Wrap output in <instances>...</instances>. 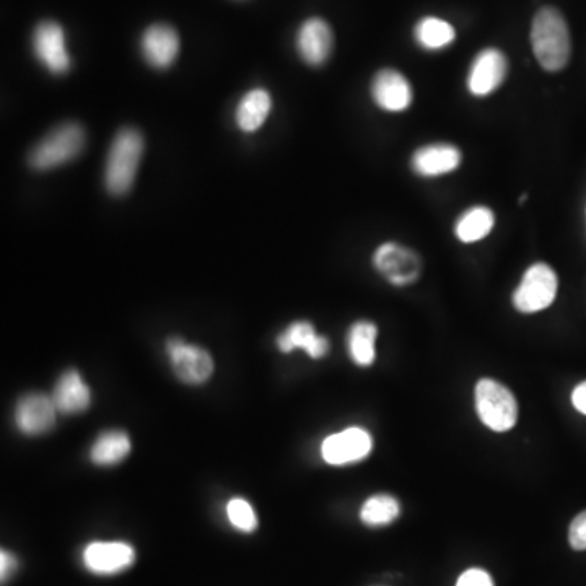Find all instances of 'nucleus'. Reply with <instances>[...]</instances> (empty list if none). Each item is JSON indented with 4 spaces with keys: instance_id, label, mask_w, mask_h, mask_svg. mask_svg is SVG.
<instances>
[{
    "instance_id": "1",
    "label": "nucleus",
    "mask_w": 586,
    "mask_h": 586,
    "mask_svg": "<svg viewBox=\"0 0 586 586\" xmlns=\"http://www.w3.org/2000/svg\"><path fill=\"white\" fill-rule=\"evenodd\" d=\"M531 44L539 66L547 72H557L569 64L572 43L569 27L559 10L552 7L539 10L531 27Z\"/></svg>"
},
{
    "instance_id": "2",
    "label": "nucleus",
    "mask_w": 586,
    "mask_h": 586,
    "mask_svg": "<svg viewBox=\"0 0 586 586\" xmlns=\"http://www.w3.org/2000/svg\"><path fill=\"white\" fill-rule=\"evenodd\" d=\"M144 154V137L134 127H124L111 142L110 152L106 158L105 184L106 189L114 196L129 193L140 158Z\"/></svg>"
},
{
    "instance_id": "3",
    "label": "nucleus",
    "mask_w": 586,
    "mask_h": 586,
    "mask_svg": "<svg viewBox=\"0 0 586 586\" xmlns=\"http://www.w3.org/2000/svg\"><path fill=\"white\" fill-rule=\"evenodd\" d=\"M476 412L482 424L494 432H508L517 425L518 404L512 391L492 378L477 381Z\"/></svg>"
},
{
    "instance_id": "4",
    "label": "nucleus",
    "mask_w": 586,
    "mask_h": 586,
    "mask_svg": "<svg viewBox=\"0 0 586 586\" xmlns=\"http://www.w3.org/2000/svg\"><path fill=\"white\" fill-rule=\"evenodd\" d=\"M84 145V127L75 123L61 124L31 150L30 165L35 170H53L79 157Z\"/></svg>"
},
{
    "instance_id": "5",
    "label": "nucleus",
    "mask_w": 586,
    "mask_h": 586,
    "mask_svg": "<svg viewBox=\"0 0 586 586\" xmlns=\"http://www.w3.org/2000/svg\"><path fill=\"white\" fill-rule=\"evenodd\" d=\"M559 279L551 266L536 263L528 267L517 290L513 292V307L523 315H533L551 307L557 297Z\"/></svg>"
},
{
    "instance_id": "6",
    "label": "nucleus",
    "mask_w": 586,
    "mask_h": 586,
    "mask_svg": "<svg viewBox=\"0 0 586 586\" xmlns=\"http://www.w3.org/2000/svg\"><path fill=\"white\" fill-rule=\"evenodd\" d=\"M372 261L378 274L394 287L414 284L422 272V261L416 251L393 241L378 246Z\"/></svg>"
},
{
    "instance_id": "7",
    "label": "nucleus",
    "mask_w": 586,
    "mask_h": 586,
    "mask_svg": "<svg viewBox=\"0 0 586 586\" xmlns=\"http://www.w3.org/2000/svg\"><path fill=\"white\" fill-rule=\"evenodd\" d=\"M171 368L176 377L188 385H202L214 373V359L202 347L171 337L167 344Z\"/></svg>"
},
{
    "instance_id": "8",
    "label": "nucleus",
    "mask_w": 586,
    "mask_h": 586,
    "mask_svg": "<svg viewBox=\"0 0 586 586\" xmlns=\"http://www.w3.org/2000/svg\"><path fill=\"white\" fill-rule=\"evenodd\" d=\"M373 450V438L360 427H350L333 433L321 445V456L331 466L359 463Z\"/></svg>"
},
{
    "instance_id": "9",
    "label": "nucleus",
    "mask_w": 586,
    "mask_h": 586,
    "mask_svg": "<svg viewBox=\"0 0 586 586\" xmlns=\"http://www.w3.org/2000/svg\"><path fill=\"white\" fill-rule=\"evenodd\" d=\"M507 57L499 49L487 48L477 54L469 69L468 90L474 97H489L507 77Z\"/></svg>"
},
{
    "instance_id": "10",
    "label": "nucleus",
    "mask_w": 586,
    "mask_h": 586,
    "mask_svg": "<svg viewBox=\"0 0 586 586\" xmlns=\"http://www.w3.org/2000/svg\"><path fill=\"white\" fill-rule=\"evenodd\" d=\"M33 53L51 74H66L70 69L66 35L56 22H43L33 33Z\"/></svg>"
},
{
    "instance_id": "11",
    "label": "nucleus",
    "mask_w": 586,
    "mask_h": 586,
    "mask_svg": "<svg viewBox=\"0 0 586 586\" xmlns=\"http://www.w3.org/2000/svg\"><path fill=\"white\" fill-rule=\"evenodd\" d=\"M57 409L51 396L31 393L18 401L15 424L25 435H43L56 425Z\"/></svg>"
},
{
    "instance_id": "12",
    "label": "nucleus",
    "mask_w": 586,
    "mask_h": 586,
    "mask_svg": "<svg viewBox=\"0 0 586 586\" xmlns=\"http://www.w3.org/2000/svg\"><path fill=\"white\" fill-rule=\"evenodd\" d=\"M372 98L381 110L403 113L414 100L409 80L394 69H383L372 80Z\"/></svg>"
},
{
    "instance_id": "13",
    "label": "nucleus",
    "mask_w": 586,
    "mask_h": 586,
    "mask_svg": "<svg viewBox=\"0 0 586 586\" xmlns=\"http://www.w3.org/2000/svg\"><path fill=\"white\" fill-rule=\"evenodd\" d=\"M136 562V551L127 543L88 544L84 551V564L95 575H116L124 572Z\"/></svg>"
},
{
    "instance_id": "14",
    "label": "nucleus",
    "mask_w": 586,
    "mask_h": 586,
    "mask_svg": "<svg viewBox=\"0 0 586 586\" xmlns=\"http://www.w3.org/2000/svg\"><path fill=\"white\" fill-rule=\"evenodd\" d=\"M333 31L321 18H310L297 33V51L308 66H323L333 51Z\"/></svg>"
},
{
    "instance_id": "15",
    "label": "nucleus",
    "mask_w": 586,
    "mask_h": 586,
    "mask_svg": "<svg viewBox=\"0 0 586 586\" xmlns=\"http://www.w3.org/2000/svg\"><path fill=\"white\" fill-rule=\"evenodd\" d=\"M461 160V150L455 145L430 144L420 147L412 154L411 167L419 176L437 178L458 170Z\"/></svg>"
},
{
    "instance_id": "16",
    "label": "nucleus",
    "mask_w": 586,
    "mask_h": 586,
    "mask_svg": "<svg viewBox=\"0 0 586 586\" xmlns=\"http://www.w3.org/2000/svg\"><path fill=\"white\" fill-rule=\"evenodd\" d=\"M140 49L150 66L167 69L180 53V38L173 28L158 23L145 30Z\"/></svg>"
},
{
    "instance_id": "17",
    "label": "nucleus",
    "mask_w": 586,
    "mask_h": 586,
    "mask_svg": "<svg viewBox=\"0 0 586 586\" xmlns=\"http://www.w3.org/2000/svg\"><path fill=\"white\" fill-rule=\"evenodd\" d=\"M51 398L56 404L57 412L66 414V416H74V414L87 411L88 406L92 403L90 388L84 378L80 377V373L75 370H67L66 373H62L61 378L54 386Z\"/></svg>"
},
{
    "instance_id": "18",
    "label": "nucleus",
    "mask_w": 586,
    "mask_h": 586,
    "mask_svg": "<svg viewBox=\"0 0 586 586\" xmlns=\"http://www.w3.org/2000/svg\"><path fill=\"white\" fill-rule=\"evenodd\" d=\"M280 352L290 354L293 350H305L311 359H323L328 354L329 342L326 337L318 336L315 326L308 321H295L277 337Z\"/></svg>"
},
{
    "instance_id": "19",
    "label": "nucleus",
    "mask_w": 586,
    "mask_h": 586,
    "mask_svg": "<svg viewBox=\"0 0 586 586\" xmlns=\"http://www.w3.org/2000/svg\"><path fill=\"white\" fill-rule=\"evenodd\" d=\"M271 110V93L264 88H253L238 103L237 113H235L238 127L243 132L258 131L259 127L266 123Z\"/></svg>"
},
{
    "instance_id": "20",
    "label": "nucleus",
    "mask_w": 586,
    "mask_h": 586,
    "mask_svg": "<svg viewBox=\"0 0 586 586\" xmlns=\"http://www.w3.org/2000/svg\"><path fill=\"white\" fill-rule=\"evenodd\" d=\"M377 324L372 321H357L347 334V349L350 359L359 367H370L377 359Z\"/></svg>"
},
{
    "instance_id": "21",
    "label": "nucleus",
    "mask_w": 586,
    "mask_h": 586,
    "mask_svg": "<svg viewBox=\"0 0 586 586\" xmlns=\"http://www.w3.org/2000/svg\"><path fill=\"white\" fill-rule=\"evenodd\" d=\"M495 215L486 206H474L461 214L455 225V235L461 243L471 245L484 240L494 230Z\"/></svg>"
},
{
    "instance_id": "22",
    "label": "nucleus",
    "mask_w": 586,
    "mask_h": 586,
    "mask_svg": "<svg viewBox=\"0 0 586 586\" xmlns=\"http://www.w3.org/2000/svg\"><path fill=\"white\" fill-rule=\"evenodd\" d=\"M131 453V440L123 430H108L101 433L93 443L90 458L98 466H114L126 460Z\"/></svg>"
},
{
    "instance_id": "23",
    "label": "nucleus",
    "mask_w": 586,
    "mask_h": 586,
    "mask_svg": "<svg viewBox=\"0 0 586 586\" xmlns=\"http://www.w3.org/2000/svg\"><path fill=\"white\" fill-rule=\"evenodd\" d=\"M414 36L422 48L438 51L450 46L455 41L456 33L455 28L442 18L427 17L417 23Z\"/></svg>"
},
{
    "instance_id": "24",
    "label": "nucleus",
    "mask_w": 586,
    "mask_h": 586,
    "mask_svg": "<svg viewBox=\"0 0 586 586\" xmlns=\"http://www.w3.org/2000/svg\"><path fill=\"white\" fill-rule=\"evenodd\" d=\"M399 515H401V505L393 495L388 494L372 495L360 508V520L372 528L391 525Z\"/></svg>"
},
{
    "instance_id": "25",
    "label": "nucleus",
    "mask_w": 586,
    "mask_h": 586,
    "mask_svg": "<svg viewBox=\"0 0 586 586\" xmlns=\"http://www.w3.org/2000/svg\"><path fill=\"white\" fill-rule=\"evenodd\" d=\"M227 517L238 531L253 533L258 530V515L254 512L253 505L241 497H235L227 503Z\"/></svg>"
},
{
    "instance_id": "26",
    "label": "nucleus",
    "mask_w": 586,
    "mask_h": 586,
    "mask_svg": "<svg viewBox=\"0 0 586 586\" xmlns=\"http://www.w3.org/2000/svg\"><path fill=\"white\" fill-rule=\"evenodd\" d=\"M569 543L575 551H586V510L572 521L569 530Z\"/></svg>"
},
{
    "instance_id": "27",
    "label": "nucleus",
    "mask_w": 586,
    "mask_h": 586,
    "mask_svg": "<svg viewBox=\"0 0 586 586\" xmlns=\"http://www.w3.org/2000/svg\"><path fill=\"white\" fill-rule=\"evenodd\" d=\"M456 586H494V580L486 570L469 569L461 573Z\"/></svg>"
},
{
    "instance_id": "28",
    "label": "nucleus",
    "mask_w": 586,
    "mask_h": 586,
    "mask_svg": "<svg viewBox=\"0 0 586 586\" xmlns=\"http://www.w3.org/2000/svg\"><path fill=\"white\" fill-rule=\"evenodd\" d=\"M18 562L17 557L9 551L0 552V577H2V583L7 582L15 570H17Z\"/></svg>"
},
{
    "instance_id": "29",
    "label": "nucleus",
    "mask_w": 586,
    "mask_h": 586,
    "mask_svg": "<svg viewBox=\"0 0 586 586\" xmlns=\"http://www.w3.org/2000/svg\"><path fill=\"white\" fill-rule=\"evenodd\" d=\"M572 404L578 412H582L586 416V381L573 390Z\"/></svg>"
}]
</instances>
